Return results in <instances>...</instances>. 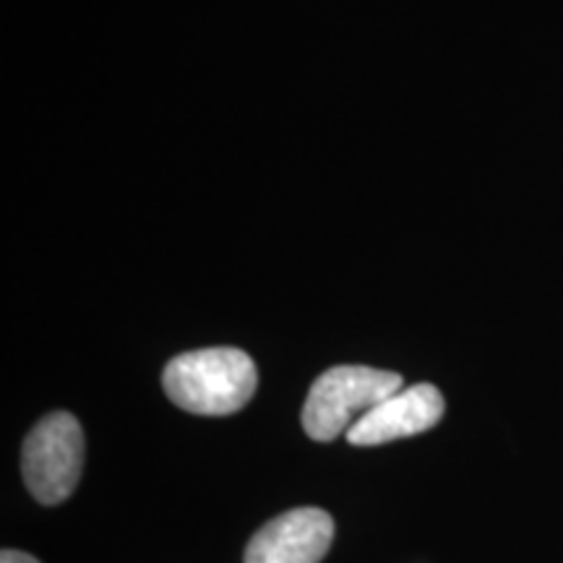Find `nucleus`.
<instances>
[{"label":"nucleus","instance_id":"20e7f679","mask_svg":"<svg viewBox=\"0 0 563 563\" xmlns=\"http://www.w3.org/2000/svg\"><path fill=\"white\" fill-rule=\"evenodd\" d=\"M334 540V519L323 509H292L253 534L245 563H319Z\"/></svg>","mask_w":563,"mask_h":563},{"label":"nucleus","instance_id":"7ed1b4c3","mask_svg":"<svg viewBox=\"0 0 563 563\" xmlns=\"http://www.w3.org/2000/svg\"><path fill=\"white\" fill-rule=\"evenodd\" d=\"M84 467V431L68 412L42 418L24 441L21 470L26 490L40 504H63L76 490Z\"/></svg>","mask_w":563,"mask_h":563},{"label":"nucleus","instance_id":"39448f33","mask_svg":"<svg viewBox=\"0 0 563 563\" xmlns=\"http://www.w3.org/2000/svg\"><path fill=\"white\" fill-rule=\"evenodd\" d=\"M443 410L446 405L433 384L407 386L365 412L347 431V441L352 446H382L407 435L426 433L443 418Z\"/></svg>","mask_w":563,"mask_h":563},{"label":"nucleus","instance_id":"f257e3e1","mask_svg":"<svg viewBox=\"0 0 563 563\" xmlns=\"http://www.w3.org/2000/svg\"><path fill=\"white\" fill-rule=\"evenodd\" d=\"M167 397L194 415H232L256 394V363L235 347H209L173 357L162 373Z\"/></svg>","mask_w":563,"mask_h":563},{"label":"nucleus","instance_id":"f03ea898","mask_svg":"<svg viewBox=\"0 0 563 563\" xmlns=\"http://www.w3.org/2000/svg\"><path fill=\"white\" fill-rule=\"evenodd\" d=\"M402 386V376L394 371L365 368V365H336L316 378L302 405V428L313 441H334L382 405Z\"/></svg>","mask_w":563,"mask_h":563},{"label":"nucleus","instance_id":"423d86ee","mask_svg":"<svg viewBox=\"0 0 563 563\" xmlns=\"http://www.w3.org/2000/svg\"><path fill=\"white\" fill-rule=\"evenodd\" d=\"M0 563H40L37 559H32L30 553H21V551H3L0 555Z\"/></svg>","mask_w":563,"mask_h":563}]
</instances>
